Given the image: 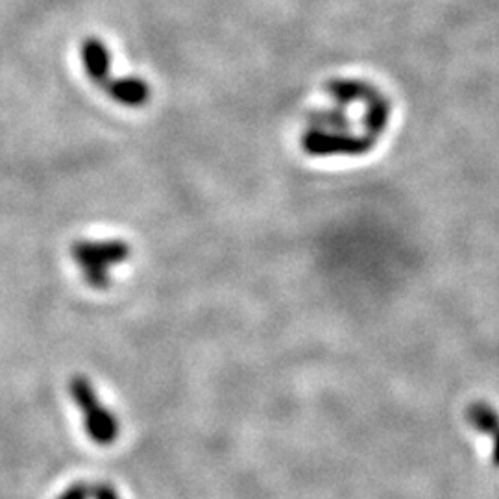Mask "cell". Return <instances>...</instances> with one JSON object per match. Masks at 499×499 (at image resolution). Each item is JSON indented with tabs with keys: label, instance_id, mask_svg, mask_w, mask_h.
<instances>
[{
	"label": "cell",
	"instance_id": "cell-1",
	"mask_svg": "<svg viewBox=\"0 0 499 499\" xmlns=\"http://www.w3.org/2000/svg\"><path fill=\"white\" fill-rule=\"evenodd\" d=\"M370 84L353 78H335L328 84V93L335 100L333 108L313 112L302 133V149L311 158H358L368 154L377 142L353 132L348 110L359 100Z\"/></svg>",
	"mask_w": 499,
	"mask_h": 499
},
{
	"label": "cell",
	"instance_id": "cell-2",
	"mask_svg": "<svg viewBox=\"0 0 499 499\" xmlns=\"http://www.w3.org/2000/svg\"><path fill=\"white\" fill-rule=\"evenodd\" d=\"M82 63L89 80L126 108H141L150 100L149 84L139 77H112V52L98 38H87L82 43Z\"/></svg>",
	"mask_w": 499,
	"mask_h": 499
},
{
	"label": "cell",
	"instance_id": "cell-3",
	"mask_svg": "<svg viewBox=\"0 0 499 499\" xmlns=\"http://www.w3.org/2000/svg\"><path fill=\"white\" fill-rule=\"evenodd\" d=\"M130 256L132 248L122 239H80L70 246V258L95 291L108 289L112 270L126 263Z\"/></svg>",
	"mask_w": 499,
	"mask_h": 499
},
{
	"label": "cell",
	"instance_id": "cell-4",
	"mask_svg": "<svg viewBox=\"0 0 499 499\" xmlns=\"http://www.w3.org/2000/svg\"><path fill=\"white\" fill-rule=\"evenodd\" d=\"M68 392L84 414V423L89 439L100 446L113 444L119 437V422L110 409L102 405L93 383L84 376H75L70 379Z\"/></svg>",
	"mask_w": 499,
	"mask_h": 499
},
{
	"label": "cell",
	"instance_id": "cell-5",
	"mask_svg": "<svg viewBox=\"0 0 499 499\" xmlns=\"http://www.w3.org/2000/svg\"><path fill=\"white\" fill-rule=\"evenodd\" d=\"M468 422L477 431L494 439L492 462L494 467L499 468V413L492 405L485 402H477L468 409Z\"/></svg>",
	"mask_w": 499,
	"mask_h": 499
},
{
	"label": "cell",
	"instance_id": "cell-6",
	"mask_svg": "<svg viewBox=\"0 0 499 499\" xmlns=\"http://www.w3.org/2000/svg\"><path fill=\"white\" fill-rule=\"evenodd\" d=\"M91 495V488L84 483H75L70 485L58 499H89Z\"/></svg>",
	"mask_w": 499,
	"mask_h": 499
},
{
	"label": "cell",
	"instance_id": "cell-7",
	"mask_svg": "<svg viewBox=\"0 0 499 499\" xmlns=\"http://www.w3.org/2000/svg\"><path fill=\"white\" fill-rule=\"evenodd\" d=\"M91 497L93 499H121L115 488L108 483H98L91 488Z\"/></svg>",
	"mask_w": 499,
	"mask_h": 499
}]
</instances>
